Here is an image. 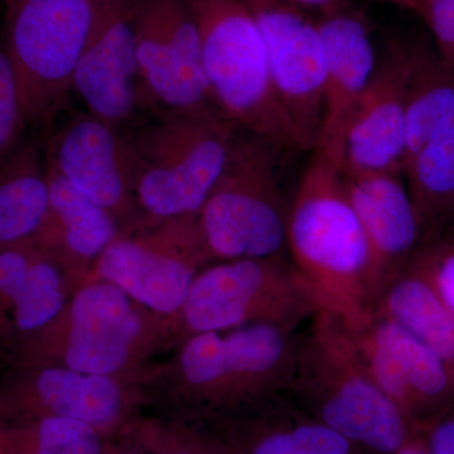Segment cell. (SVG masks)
<instances>
[{
	"instance_id": "1",
	"label": "cell",
	"mask_w": 454,
	"mask_h": 454,
	"mask_svg": "<svg viewBox=\"0 0 454 454\" xmlns=\"http://www.w3.org/2000/svg\"><path fill=\"white\" fill-rule=\"evenodd\" d=\"M313 153L289 206L286 250L319 309L357 330L372 317L369 245L342 169Z\"/></svg>"
},
{
	"instance_id": "2",
	"label": "cell",
	"mask_w": 454,
	"mask_h": 454,
	"mask_svg": "<svg viewBox=\"0 0 454 454\" xmlns=\"http://www.w3.org/2000/svg\"><path fill=\"white\" fill-rule=\"evenodd\" d=\"M288 396L367 454H394L417 429L373 380L355 331L319 310L301 333Z\"/></svg>"
},
{
	"instance_id": "3",
	"label": "cell",
	"mask_w": 454,
	"mask_h": 454,
	"mask_svg": "<svg viewBox=\"0 0 454 454\" xmlns=\"http://www.w3.org/2000/svg\"><path fill=\"white\" fill-rule=\"evenodd\" d=\"M236 131L215 109H166L125 134L134 196L145 219L199 214L223 172Z\"/></svg>"
},
{
	"instance_id": "4",
	"label": "cell",
	"mask_w": 454,
	"mask_h": 454,
	"mask_svg": "<svg viewBox=\"0 0 454 454\" xmlns=\"http://www.w3.org/2000/svg\"><path fill=\"white\" fill-rule=\"evenodd\" d=\"M212 106L278 152L300 151L278 97L264 42L240 0H190Z\"/></svg>"
},
{
	"instance_id": "5",
	"label": "cell",
	"mask_w": 454,
	"mask_h": 454,
	"mask_svg": "<svg viewBox=\"0 0 454 454\" xmlns=\"http://www.w3.org/2000/svg\"><path fill=\"white\" fill-rule=\"evenodd\" d=\"M301 333L273 325H249L191 334L177 357L182 395L208 418H223L286 394Z\"/></svg>"
},
{
	"instance_id": "6",
	"label": "cell",
	"mask_w": 454,
	"mask_h": 454,
	"mask_svg": "<svg viewBox=\"0 0 454 454\" xmlns=\"http://www.w3.org/2000/svg\"><path fill=\"white\" fill-rule=\"evenodd\" d=\"M279 152L236 131L225 166L197 225L211 262L286 255L289 206L277 172Z\"/></svg>"
},
{
	"instance_id": "7",
	"label": "cell",
	"mask_w": 454,
	"mask_h": 454,
	"mask_svg": "<svg viewBox=\"0 0 454 454\" xmlns=\"http://www.w3.org/2000/svg\"><path fill=\"white\" fill-rule=\"evenodd\" d=\"M4 5L3 49L27 124L49 129L70 103L97 9L90 0H4Z\"/></svg>"
},
{
	"instance_id": "8",
	"label": "cell",
	"mask_w": 454,
	"mask_h": 454,
	"mask_svg": "<svg viewBox=\"0 0 454 454\" xmlns=\"http://www.w3.org/2000/svg\"><path fill=\"white\" fill-rule=\"evenodd\" d=\"M319 310L315 293L286 255L236 259L197 273L178 322L187 336L259 324L298 331Z\"/></svg>"
},
{
	"instance_id": "9",
	"label": "cell",
	"mask_w": 454,
	"mask_h": 454,
	"mask_svg": "<svg viewBox=\"0 0 454 454\" xmlns=\"http://www.w3.org/2000/svg\"><path fill=\"white\" fill-rule=\"evenodd\" d=\"M403 176L426 243L454 225V70L415 44L406 110Z\"/></svg>"
},
{
	"instance_id": "10",
	"label": "cell",
	"mask_w": 454,
	"mask_h": 454,
	"mask_svg": "<svg viewBox=\"0 0 454 454\" xmlns=\"http://www.w3.org/2000/svg\"><path fill=\"white\" fill-rule=\"evenodd\" d=\"M86 282L61 315L26 343L18 366L59 364L113 378L130 366L151 333L148 312L112 283Z\"/></svg>"
},
{
	"instance_id": "11",
	"label": "cell",
	"mask_w": 454,
	"mask_h": 454,
	"mask_svg": "<svg viewBox=\"0 0 454 454\" xmlns=\"http://www.w3.org/2000/svg\"><path fill=\"white\" fill-rule=\"evenodd\" d=\"M211 264L197 215L160 221L121 232L90 268L86 280L121 289L143 309L177 318L193 279Z\"/></svg>"
},
{
	"instance_id": "12",
	"label": "cell",
	"mask_w": 454,
	"mask_h": 454,
	"mask_svg": "<svg viewBox=\"0 0 454 454\" xmlns=\"http://www.w3.org/2000/svg\"><path fill=\"white\" fill-rule=\"evenodd\" d=\"M255 20L301 152L315 151L322 121L325 46L317 18L286 0H240Z\"/></svg>"
},
{
	"instance_id": "13",
	"label": "cell",
	"mask_w": 454,
	"mask_h": 454,
	"mask_svg": "<svg viewBox=\"0 0 454 454\" xmlns=\"http://www.w3.org/2000/svg\"><path fill=\"white\" fill-rule=\"evenodd\" d=\"M128 13L148 95L168 110L215 109L190 0H128Z\"/></svg>"
},
{
	"instance_id": "14",
	"label": "cell",
	"mask_w": 454,
	"mask_h": 454,
	"mask_svg": "<svg viewBox=\"0 0 454 454\" xmlns=\"http://www.w3.org/2000/svg\"><path fill=\"white\" fill-rule=\"evenodd\" d=\"M369 372L415 429L454 408V364L387 319L354 330Z\"/></svg>"
},
{
	"instance_id": "15",
	"label": "cell",
	"mask_w": 454,
	"mask_h": 454,
	"mask_svg": "<svg viewBox=\"0 0 454 454\" xmlns=\"http://www.w3.org/2000/svg\"><path fill=\"white\" fill-rule=\"evenodd\" d=\"M415 44L390 38L358 101L346 137L343 175L396 173L403 153Z\"/></svg>"
},
{
	"instance_id": "16",
	"label": "cell",
	"mask_w": 454,
	"mask_h": 454,
	"mask_svg": "<svg viewBox=\"0 0 454 454\" xmlns=\"http://www.w3.org/2000/svg\"><path fill=\"white\" fill-rule=\"evenodd\" d=\"M46 163L121 223L140 212L127 137L91 114H74L51 139ZM142 215V212H140Z\"/></svg>"
},
{
	"instance_id": "17",
	"label": "cell",
	"mask_w": 454,
	"mask_h": 454,
	"mask_svg": "<svg viewBox=\"0 0 454 454\" xmlns=\"http://www.w3.org/2000/svg\"><path fill=\"white\" fill-rule=\"evenodd\" d=\"M95 9L94 28L74 68V91L91 115L121 130L136 115L143 85L128 0Z\"/></svg>"
},
{
	"instance_id": "18",
	"label": "cell",
	"mask_w": 454,
	"mask_h": 454,
	"mask_svg": "<svg viewBox=\"0 0 454 454\" xmlns=\"http://www.w3.org/2000/svg\"><path fill=\"white\" fill-rule=\"evenodd\" d=\"M124 409V395L113 376L76 372L59 364L22 366L0 387V414L5 419L65 417L110 428Z\"/></svg>"
},
{
	"instance_id": "19",
	"label": "cell",
	"mask_w": 454,
	"mask_h": 454,
	"mask_svg": "<svg viewBox=\"0 0 454 454\" xmlns=\"http://www.w3.org/2000/svg\"><path fill=\"white\" fill-rule=\"evenodd\" d=\"M325 46L322 121L313 152L342 169L349 122L375 71V49L364 14L354 8L317 18ZM343 172V169H342Z\"/></svg>"
},
{
	"instance_id": "20",
	"label": "cell",
	"mask_w": 454,
	"mask_h": 454,
	"mask_svg": "<svg viewBox=\"0 0 454 454\" xmlns=\"http://www.w3.org/2000/svg\"><path fill=\"white\" fill-rule=\"evenodd\" d=\"M345 178L349 201L369 245L373 307L382 289L426 243V235L402 175L372 173Z\"/></svg>"
},
{
	"instance_id": "21",
	"label": "cell",
	"mask_w": 454,
	"mask_h": 454,
	"mask_svg": "<svg viewBox=\"0 0 454 454\" xmlns=\"http://www.w3.org/2000/svg\"><path fill=\"white\" fill-rule=\"evenodd\" d=\"M47 178L49 214L33 244L55 255L66 269L90 270L101 253L121 234L118 220L74 190L49 164Z\"/></svg>"
},
{
	"instance_id": "22",
	"label": "cell",
	"mask_w": 454,
	"mask_h": 454,
	"mask_svg": "<svg viewBox=\"0 0 454 454\" xmlns=\"http://www.w3.org/2000/svg\"><path fill=\"white\" fill-rule=\"evenodd\" d=\"M372 317L396 325L454 364V312L413 260L382 289Z\"/></svg>"
},
{
	"instance_id": "23",
	"label": "cell",
	"mask_w": 454,
	"mask_h": 454,
	"mask_svg": "<svg viewBox=\"0 0 454 454\" xmlns=\"http://www.w3.org/2000/svg\"><path fill=\"white\" fill-rule=\"evenodd\" d=\"M49 208L47 164L40 145L22 139L0 166V250L33 243Z\"/></svg>"
},
{
	"instance_id": "24",
	"label": "cell",
	"mask_w": 454,
	"mask_h": 454,
	"mask_svg": "<svg viewBox=\"0 0 454 454\" xmlns=\"http://www.w3.org/2000/svg\"><path fill=\"white\" fill-rule=\"evenodd\" d=\"M66 271L55 255L35 245L31 264L9 307L3 349L17 358L32 337L61 315L67 304Z\"/></svg>"
},
{
	"instance_id": "25",
	"label": "cell",
	"mask_w": 454,
	"mask_h": 454,
	"mask_svg": "<svg viewBox=\"0 0 454 454\" xmlns=\"http://www.w3.org/2000/svg\"><path fill=\"white\" fill-rule=\"evenodd\" d=\"M217 420L232 454H312L289 426L286 394Z\"/></svg>"
},
{
	"instance_id": "26",
	"label": "cell",
	"mask_w": 454,
	"mask_h": 454,
	"mask_svg": "<svg viewBox=\"0 0 454 454\" xmlns=\"http://www.w3.org/2000/svg\"><path fill=\"white\" fill-rule=\"evenodd\" d=\"M12 446L20 454H103L100 432L80 420L42 417L31 420L7 419Z\"/></svg>"
},
{
	"instance_id": "27",
	"label": "cell",
	"mask_w": 454,
	"mask_h": 454,
	"mask_svg": "<svg viewBox=\"0 0 454 454\" xmlns=\"http://www.w3.org/2000/svg\"><path fill=\"white\" fill-rule=\"evenodd\" d=\"M27 127L16 77L0 41V166L20 145Z\"/></svg>"
},
{
	"instance_id": "28",
	"label": "cell",
	"mask_w": 454,
	"mask_h": 454,
	"mask_svg": "<svg viewBox=\"0 0 454 454\" xmlns=\"http://www.w3.org/2000/svg\"><path fill=\"white\" fill-rule=\"evenodd\" d=\"M411 260L454 312V238L442 236L423 244Z\"/></svg>"
},
{
	"instance_id": "29",
	"label": "cell",
	"mask_w": 454,
	"mask_h": 454,
	"mask_svg": "<svg viewBox=\"0 0 454 454\" xmlns=\"http://www.w3.org/2000/svg\"><path fill=\"white\" fill-rule=\"evenodd\" d=\"M419 16L428 25L439 56L454 70V0H418Z\"/></svg>"
},
{
	"instance_id": "30",
	"label": "cell",
	"mask_w": 454,
	"mask_h": 454,
	"mask_svg": "<svg viewBox=\"0 0 454 454\" xmlns=\"http://www.w3.org/2000/svg\"><path fill=\"white\" fill-rule=\"evenodd\" d=\"M417 434L432 454H454V408L432 420Z\"/></svg>"
},
{
	"instance_id": "31",
	"label": "cell",
	"mask_w": 454,
	"mask_h": 454,
	"mask_svg": "<svg viewBox=\"0 0 454 454\" xmlns=\"http://www.w3.org/2000/svg\"><path fill=\"white\" fill-rule=\"evenodd\" d=\"M310 16L321 18L354 8L355 0H286Z\"/></svg>"
},
{
	"instance_id": "32",
	"label": "cell",
	"mask_w": 454,
	"mask_h": 454,
	"mask_svg": "<svg viewBox=\"0 0 454 454\" xmlns=\"http://www.w3.org/2000/svg\"><path fill=\"white\" fill-rule=\"evenodd\" d=\"M172 454H232L223 437L195 438L177 448Z\"/></svg>"
},
{
	"instance_id": "33",
	"label": "cell",
	"mask_w": 454,
	"mask_h": 454,
	"mask_svg": "<svg viewBox=\"0 0 454 454\" xmlns=\"http://www.w3.org/2000/svg\"><path fill=\"white\" fill-rule=\"evenodd\" d=\"M0 454H20L12 446L7 429V419L0 414Z\"/></svg>"
},
{
	"instance_id": "34",
	"label": "cell",
	"mask_w": 454,
	"mask_h": 454,
	"mask_svg": "<svg viewBox=\"0 0 454 454\" xmlns=\"http://www.w3.org/2000/svg\"><path fill=\"white\" fill-rule=\"evenodd\" d=\"M394 454H432L429 452L428 448L423 443L422 439L417 434V437L409 441L400 450H397Z\"/></svg>"
},
{
	"instance_id": "35",
	"label": "cell",
	"mask_w": 454,
	"mask_h": 454,
	"mask_svg": "<svg viewBox=\"0 0 454 454\" xmlns=\"http://www.w3.org/2000/svg\"><path fill=\"white\" fill-rule=\"evenodd\" d=\"M378 2L393 5V7L402 9V11L414 12V13L419 14V3H418V0H378Z\"/></svg>"
},
{
	"instance_id": "36",
	"label": "cell",
	"mask_w": 454,
	"mask_h": 454,
	"mask_svg": "<svg viewBox=\"0 0 454 454\" xmlns=\"http://www.w3.org/2000/svg\"><path fill=\"white\" fill-rule=\"evenodd\" d=\"M95 8L104 7V5L110 4V3L118 2V0H90Z\"/></svg>"
},
{
	"instance_id": "37",
	"label": "cell",
	"mask_w": 454,
	"mask_h": 454,
	"mask_svg": "<svg viewBox=\"0 0 454 454\" xmlns=\"http://www.w3.org/2000/svg\"><path fill=\"white\" fill-rule=\"evenodd\" d=\"M121 454H140V453H136V452H127V453H121Z\"/></svg>"
},
{
	"instance_id": "38",
	"label": "cell",
	"mask_w": 454,
	"mask_h": 454,
	"mask_svg": "<svg viewBox=\"0 0 454 454\" xmlns=\"http://www.w3.org/2000/svg\"><path fill=\"white\" fill-rule=\"evenodd\" d=\"M3 2H4V0H3Z\"/></svg>"
}]
</instances>
